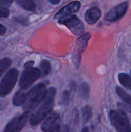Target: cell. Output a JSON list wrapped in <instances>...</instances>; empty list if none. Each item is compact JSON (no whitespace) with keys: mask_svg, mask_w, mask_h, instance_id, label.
I'll return each instance as SVG.
<instances>
[{"mask_svg":"<svg viewBox=\"0 0 131 132\" xmlns=\"http://www.w3.org/2000/svg\"><path fill=\"white\" fill-rule=\"evenodd\" d=\"M60 116L57 112H51L42 122L41 130L44 132L59 131L60 130Z\"/></svg>","mask_w":131,"mask_h":132,"instance_id":"9c48e42d","label":"cell"},{"mask_svg":"<svg viewBox=\"0 0 131 132\" xmlns=\"http://www.w3.org/2000/svg\"><path fill=\"white\" fill-rule=\"evenodd\" d=\"M30 117V112H26L23 114L14 117L6 126L4 131L17 132L20 131L24 128Z\"/></svg>","mask_w":131,"mask_h":132,"instance_id":"52a82bcc","label":"cell"},{"mask_svg":"<svg viewBox=\"0 0 131 132\" xmlns=\"http://www.w3.org/2000/svg\"><path fill=\"white\" fill-rule=\"evenodd\" d=\"M70 100V92L69 91H64L62 95L61 102L62 104H68Z\"/></svg>","mask_w":131,"mask_h":132,"instance_id":"44dd1931","label":"cell"},{"mask_svg":"<svg viewBox=\"0 0 131 132\" xmlns=\"http://www.w3.org/2000/svg\"><path fill=\"white\" fill-rule=\"evenodd\" d=\"M80 95L82 99H86L89 97L90 95V87L86 82H83L80 86Z\"/></svg>","mask_w":131,"mask_h":132,"instance_id":"ac0fdd59","label":"cell"},{"mask_svg":"<svg viewBox=\"0 0 131 132\" xmlns=\"http://www.w3.org/2000/svg\"><path fill=\"white\" fill-rule=\"evenodd\" d=\"M116 92L118 94V96L125 102V104H119L121 107L128 110V112H131V95H129L128 93L126 92L124 90L119 86H116Z\"/></svg>","mask_w":131,"mask_h":132,"instance_id":"4fadbf2b","label":"cell"},{"mask_svg":"<svg viewBox=\"0 0 131 132\" xmlns=\"http://www.w3.org/2000/svg\"><path fill=\"white\" fill-rule=\"evenodd\" d=\"M47 94L46 86L44 82L37 84L26 94V101L23 104V110L31 112L37 108L44 99Z\"/></svg>","mask_w":131,"mask_h":132,"instance_id":"7a4b0ae2","label":"cell"},{"mask_svg":"<svg viewBox=\"0 0 131 132\" xmlns=\"http://www.w3.org/2000/svg\"><path fill=\"white\" fill-rule=\"evenodd\" d=\"M19 77V72L16 68H12L6 73L0 82V97H5L8 95L15 85Z\"/></svg>","mask_w":131,"mask_h":132,"instance_id":"277c9868","label":"cell"},{"mask_svg":"<svg viewBox=\"0 0 131 132\" xmlns=\"http://www.w3.org/2000/svg\"><path fill=\"white\" fill-rule=\"evenodd\" d=\"M118 80L121 85L131 91V77L128 74L121 73L118 75Z\"/></svg>","mask_w":131,"mask_h":132,"instance_id":"2e32d148","label":"cell"},{"mask_svg":"<svg viewBox=\"0 0 131 132\" xmlns=\"http://www.w3.org/2000/svg\"><path fill=\"white\" fill-rule=\"evenodd\" d=\"M80 6L81 3L79 1H72L66 6H64V7L62 8L60 10H59L56 14V15H55V18L58 19L61 17L64 16V15L76 12L79 10Z\"/></svg>","mask_w":131,"mask_h":132,"instance_id":"8fae6325","label":"cell"},{"mask_svg":"<svg viewBox=\"0 0 131 132\" xmlns=\"http://www.w3.org/2000/svg\"><path fill=\"white\" fill-rule=\"evenodd\" d=\"M26 101V94L23 91L17 92L13 98V104L15 106H20L24 104Z\"/></svg>","mask_w":131,"mask_h":132,"instance_id":"9a60e30c","label":"cell"},{"mask_svg":"<svg viewBox=\"0 0 131 132\" xmlns=\"http://www.w3.org/2000/svg\"><path fill=\"white\" fill-rule=\"evenodd\" d=\"M13 0H0V6L8 7L12 5Z\"/></svg>","mask_w":131,"mask_h":132,"instance_id":"cb8c5ba5","label":"cell"},{"mask_svg":"<svg viewBox=\"0 0 131 132\" xmlns=\"http://www.w3.org/2000/svg\"><path fill=\"white\" fill-rule=\"evenodd\" d=\"M90 38H91L90 33H86L81 36L76 42L75 50L73 55V61L77 67H78L80 63L82 54L87 47Z\"/></svg>","mask_w":131,"mask_h":132,"instance_id":"ba28073f","label":"cell"},{"mask_svg":"<svg viewBox=\"0 0 131 132\" xmlns=\"http://www.w3.org/2000/svg\"><path fill=\"white\" fill-rule=\"evenodd\" d=\"M33 1H34V0H33ZM37 1H39V0H37Z\"/></svg>","mask_w":131,"mask_h":132,"instance_id":"f1b7e54d","label":"cell"},{"mask_svg":"<svg viewBox=\"0 0 131 132\" xmlns=\"http://www.w3.org/2000/svg\"><path fill=\"white\" fill-rule=\"evenodd\" d=\"M101 15V10L96 6H93L86 10L85 19L89 24H94L98 21Z\"/></svg>","mask_w":131,"mask_h":132,"instance_id":"7c38bea8","label":"cell"},{"mask_svg":"<svg viewBox=\"0 0 131 132\" xmlns=\"http://www.w3.org/2000/svg\"><path fill=\"white\" fill-rule=\"evenodd\" d=\"M92 116V109L89 106H86L82 110V120L83 123H87Z\"/></svg>","mask_w":131,"mask_h":132,"instance_id":"d6986e66","label":"cell"},{"mask_svg":"<svg viewBox=\"0 0 131 132\" xmlns=\"http://www.w3.org/2000/svg\"><path fill=\"white\" fill-rule=\"evenodd\" d=\"M40 68L42 76H47L51 72V64L48 60L44 59L41 61L40 63Z\"/></svg>","mask_w":131,"mask_h":132,"instance_id":"e0dca14e","label":"cell"},{"mask_svg":"<svg viewBox=\"0 0 131 132\" xmlns=\"http://www.w3.org/2000/svg\"><path fill=\"white\" fill-rule=\"evenodd\" d=\"M58 22L60 24H64L74 35L79 36L83 34L84 26L79 18L74 14H68L64 15L59 19Z\"/></svg>","mask_w":131,"mask_h":132,"instance_id":"5b68a950","label":"cell"},{"mask_svg":"<svg viewBox=\"0 0 131 132\" xmlns=\"http://www.w3.org/2000/svg\"><path fill=\"white\" fill-rule=\"evenodd\" d=\"M89 131V128L87 127H85L84 128H83L82 130V131Z\"/></svg>","mask_w":131,"mask_h":132,"instance_id":"4316f807","label":"cell"},{"mask_svg":"<svg viewBox=\"0 0 131 132\" xmlns=\"http://www.w3.org/2000/svg\"><path fill=\"white\" fill-rule=\"evenodd\" d=\"M12 61L9 58L6 57L0 59V76L5 72V70L10 67Z\"/></svg>","mask_w":131,"mask_h":132,"instance_id":"ffe728a7","label":"cell"},{"mask_svg":"<svg viewBox=\"0 0 131 132\" xmlns=\"http://www.w3.org/2000/svg\"><path fill=\"white\" fill-rule=\"evenodd\" d=\"M109 119L113 126L118 132H131V125L128 117L123 111L111 110Z\"/></svg>","mask_w":131,"mask_h":132,"instance_id":"3957f363","label":"cell"},{"mask_svg":"<svg viewBox=\"0 0 131 132\" xmlns=\"http://www.w3.org/2000/svg\"><path fill=\"white\" fill-rule=\"evenodd\" d=\"M35 64V61H28L26 62L24 64V68H30V67H32Z\"/></svg>","mask_w":131,"mask_h":132,"instance_id":"d4e9b609","label":"cell"},{"mask_svg":"<svg viewBox=\"0 0 131 132\" xmlns=\"http://www.w3.org/2000/svg\"><path fill=\"white\" fill-rule=\"evenodd\" d=\"M128 8V2H123L109 10L105 15V19L107 21L114 22L121 19L126 12Z\"/></svg>","mask_w":131,"mask_h":132,"instance_id":"30bf717a","label":"cell"},{"mask_svg":"<svg viewBox=\"0 0 131 132\" xmlns=\"http://www.w3.org/2000/svg\"><path fill=\"white\" fill-rule=\"evenodd\" d=\"M130 74H131V70H130Z\"/></svg>","mask_w":131,"mask_h":132,"instance_id":"83f0119b","label":"cell"},{"mask_svg":"<svg viewBox=\"0 0 131 132\" xmlns=\"http://www.w3.org/2000/svg\"><path fill=\"white\" fill-rule=\"evenodd\" d=\"M48 1L51 3V4H53V5H57V4L60 2V0H48Z\"/></svg>","mask_w":131,"mask_h":132,"instance_id":"484cf974","label":"cell"},{"mask_svg":"<svg viewBox=\"0 0 131 132\" xmlns=\"http://www.w3.org/2000/svg\"><path fill=\"white\" fill-rule=\"evenodd\" d=\"M10 14V11L7 7L0 6V18H7Z\"/></svg>","mask_w":131,"mask_h":132,"instance_id":"603a6c76","label":"cell"},{"mask_svg":"<svg viewBox=\"0 0 131 132\" xmlns=\"http://www.w3.org/2000/svg\"><path fill=\"white\" fill-rule=\"evenodd\" d=\"M41 76V71L37 68L30 67L25 68L22 73L20 78L19 85L22 90L29 88L33 82H35Z\"/></svg>","mask_w":131,"mask_h":132,"instance_id":"8992f818","label":"cell"},{"mask_svg":"<svg viewBox=\"0 0 131 132\" xmlns=\"http://www.w3.org/2000/svg\"><path fill=\"white\" fill-rule=\"evenodd\" d=\"M14 21L17 23H19L21 24H23V25H25L27 26L28 24V20L27 19V18H24V17H16V18H14Z\"/></svg>","mask_w":131,"mask_h":132,"instance_id":"7402d4cb","label":"cell"},{"mask_svg":"<svg viewBox=\"0 0 131 132\" xmlns=\"http://www.w3.org/2000/svg\"><path fill=\"white\" fill-rule=\"evenodd\" d=\"M56 95V89L54 87L50 88L47 90V94L41 106L36 112L30 118V124L32 126H36L41 123L45 118L52 112L55 105V99Z\"/></svg>","mask_w":131,"mask_h":132,"instance_id":"6da1fadb","label":"cell"},{"mask_svg":"<svg viewBox=\"0 0 131 132\" xmlns=\"http://www.w3.org/2000/svg\"><path fill=\"white\" fill-rule=\"evenodd\" d=\"M15 1L19 6L28 11L33 12L35 10L36 5L33 0H15Z\"/></svg>","mask_w":131,"mask_h":132,"instance_id":"5bb4252c","label":"cell"}]
</instances>
